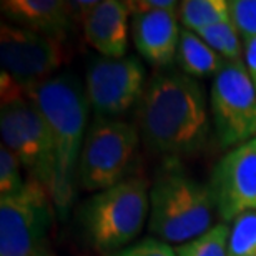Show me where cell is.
I'll list each match as a JSON object with an SVG mask.
<instances>
[{
	"instance_id": "cell-2",
	"label": "cell",
	"mask_w": 256,
	"mask_h": 256,
	"mask_svg": "<svg viewBox=\"0 0 256 256\" xmlns=\"http://www.w3.org/2000/svg\"><path fill=\"white\" fill-rule=\"evenodd\" d=\"M27 96L38 106L48 126L55 156V190L52 200L60 218L65 220L76 194L90 105L80 80L68 74L52 76Z\"/></svg>"
},
{
	"instance_id": "cell-16",
	"label": "cell",
	"mask_w": 256,
	"mask_h": 256,
	"mask_svg": "<svg viewBox=\"0 0 256 256\" xmlns=\"http://www.w3.org/2000/svg\"><path fill=\"white\" fill-rule=\"evenodd\" d=\"M196 35L224 60H242V38H240L232 20H224V22L204 27L198 30Z\"/></svg>"
},
{
	"instance_id": "cell-4",
	"label": "cell",
	"mask_w": 256,
	"mask_h": 256,
	"mask_svg": "<svg viewBox=\"0 0 256 256\" xmlns=\"http://www.w3.org/2000/svg\"><path fill=\"white\" fill-rule=\"evenodd\" d=\"M150 213V192L143 178H125L112 188L94 194L82 206L86 238L104 253L130 246L140 234Z\"/></svg>"
},
{
	"instance_id": "cell-12",
	"label": "cell",
	"mask_w": 256,
	"mask_h": 256,
	"mask_svg": "<svg viewBox=\"0 0 256 256\" xmlns=\"http://www.w3.org/2000/svg\"><path fill=\"white\" fill-rule=\"evenodd\" d=\"M128 2L102 0L84 22L85 38L108 58H124L128 45Z\"/></svg>"
},
{
	"instance_id": "cell-22",
	"label": "cell",
	"mask_w": 256,
	"mask_h": 256,
	"mask_svg": "<svg viewBox=\"0 0 256 256\" xmlns=\"http://www.w3.org/2000/svg\"><path fill=\"white\" fill-rule=\"evenodd\" d=\"M244 65H246L250 76L256 86V37L244 44Z\"/></svg>"
},
{
	"instance_id": "cell-21",
	"label": "cell",
	"mask_w": 256,
	"mask_h": 256,
	"mask_svg": "<svg viewBox=\"0 0 256 256\" xmlns=\"http://www.w3.org/2000/svg\"><path fill=\"white\" fill-rule=\"evenodd\" d=\"M105 256H176V252L158 238H143L130 246Z\"/></svg>"
},
{
	"instance_id": "cell-7",
	"label": "cell",
	"mask_w": 256,
	"mask_h": 256,
	"mask_svg": "<svg viewBox=\"0 0 256 256\" xmlns=\"http://www.w3.org/2000/svg\"><path fill=\"white\" fill-rule=\"evenodd\" d=\"M50 200L32 178L18 193L0 198V256H34L44 246L54 220Z\"/></svg>"
},
{
	"instance_id": "cell-11",
	"label": "cell",
	"mask_w": 256,
	"mask_h": 256,
	"mask_svg": "<svg viewBox=\"0 0 256 256\" xmlns=\"http://www.w3.org/2000/svg\"><path fill=\"white\" fill-rule=\"evenodd\" d=\"M178 4L173 0H133L132 37L140 55L153 66H170L176 60L182 30L176 17Z\"/></svg>"
},
{
	"instance_id": "cell-13",
	"label": "cell",
	"mask_w": 256,
	"mask_h": 256,
	"mask_svg": "<svg viewBox=\"0 0 256 256\" xmlns=\"http://www.w3.org/2000/svg\"><path fill=\"white\" fill-rule=\"evenodd\" d=\"M0 7L18 27L62 42L74 24L68 2L60 0H4Z\"/></svg>"
},
{
	"instance_id": "cell-20",
	"label": "cell",
	"mask_w": 256,
	"mask_h": 256,
	"mask_svg": "<svg viewBox=\"0 0 256 256\" xmlns=\"http://www.w3.org/2000/svg\"><path fill=\"white\" fill-rule=\"evenodd\" d=\"M20 160L2 143L0 146V198L18 193L25 186L20 175Z\"/></svg>"
},
{
	"instance_id": "cell-9",
	"label": "cell",
	"mask_w": 256,
	"mask_h": 256,
	"mask_svg": "<svg viewBox=\"0 0 256 256\" xmlns=\"http://www.w3.org/2000/svg\"><path fill=\"white\" fill-rule=\"evenodd\" d=\"M145 66L135 57L94 58L86 66L85 96L96 118L124 115L143 95Z\"/></svg>"
},
{
	"instance_id": "cell-5",
	"label": "cell",
	"mask_w": 256,
	"mask_h": 256,
	"mask_svg": "<svg viewBox=\"0 0 256 256\" xmlns=\"http://www.w3.org/2000/svg\"><path fill=\"white\" fill-rule=\"evenodd\" d=\"M138 140L136 128L126 122L96 118L85 136L78 185L86 192H104L125 180Z\"/></svg>"
},
{
	"instance_id": "cell-18",
	"label": "cell",
	"mask_w": 256,
	"mask_h": 256,
	"mask_svg": "<svg viewBox=\"0 0 256 256\" xmlns=\"http://www.w3.org/2000/svg\"><path fill=\"white\" fill-rule=\"evenodd\" d=\"M228 256H256V212L243 213L230 228Z\"/></svg>"
},
{
	"instance_id": "cell-8",
	"label": "cell",
	"mask_w": 256,
	"mask_h": 256,
	"mask_svg": "<svg viewBox=\"0 0 256 256\" xmlns=\"http://www.w3.org/2000/svg\"><path fill=\"white\" fill-rule=\"evenodd\" d=\"M62 40L32 32L12 24L0 27V64L25 95L52 78V74L65 62Z\"/></svg>"
},
{
	"instance_id": "cell-10",
	"label": "cell",
	"mask_w": 256,
	"mask_h": 256,
	"mask_svg": "<svg viewBox=\"0 0 256 256\" xmlns=\"http://www.w3.org/2000/svg\"><path fill=\"white\" fill-rule=\"evenodd\" d=\"M210 190L224 223L256 212V138L220 158L212 172Z\"/></svg>"
},
{
	"instance_id": "cell-6",
	"label": "cell",
	"mask_w": 256,
	"mask_h": 256,
	"mask_svg": "<svg viewBox=\"0 0 256 256\" xmlns=\"http://www.w3.org/2000/svg\"><path fill=\"white\" fill-rule=\"evenodd\" d=\"M210 105L222 146H240L256 138V86L244 62H224L213 78Z\"/></svg>"
},
{
	"instance_id": "cell-3",
	"label": "cell",
	"mask_w": 256,
	"mask_h": 256,
	"mask_svg": "<svg viewBox=\"0 0 256 256\" xmlns=\"http://www.w3.org/2000/svg\"><path fill=\"white\" fill-rule=\"evenodd\" d=\"M213 210L210 185L165 166L150 190L148 230L162 242L183 244L213 228Z\"/></svg>"
},
{
	"instance_id": "cell-17",
	"label": "cell",
	"mask_w": 256,
	"mask_h": 256,
	"mask_svg": "<svg viewBox=\"0 0 256 256\" xmlns=\"http://www.w3.org/2000/svg\"><path fill=\"white\" fill-rule=\"evenodd\" d=\"M230 228L226 223L216 224L202 236L178 244L176 256H228Z\"/></svg>"
},
{
	"instance_id": "cell-1",
	"label": "cell",
	"mask_w": 256,
	"mask_h": 256,
	"mask_svg": "<svg viewBox=\"0 0 256 256\" xmlns=\"http://www.w3.org/2000/svg\"><path fill=\"white\" fill-rule=\"evenodd\" d=\"M136 114L146 146L162 155H190L206 142L208 114L203 88L185 74L153 75L145 85Z\"/></svg>"
},
{
	"instance_id": "cell-19",
	"label": "cell",
	"mask_w": 256,
	"mask_h": 256,
	"mask_svg": "<svg viewBox=\"0 0 256 256\" xmlns=\"http://www.w3.org/2000/svg\"><path fill=\"white\" fill-rule=\"evenodd\" d=\"M228 12L243 45L256 37V0H230Z\"/></svg>"
},
{
	"instance_id": "cell-15",
	"label": "cell",
	"mask_w": 256,
	"mask_h": 256,
	"mask_svg": "<svg viewBox=\"0 0 256 256\" xmlns=\"http://www.w3.org/2000/svg\"><path fill=\"white\" fill-rule=\"evenodd\" d=\"M180 20L186 30L196 34L210 25L230 20L224 0H185L180 4Z\"/></svg>"
},
{
	"instance_id": "cell-23",
	"label": "cell",
	"mask_w": 256,
	"mask_h": 256,
	"mask_svg": "<svg viewBox=\"0 0 256 256\" xmlns=\"http://www.w3.org/2000/svg\"><path fill=\"white\" fill-rule=\"evenodd\" d=\"M34 256H55V254H54L52 252H50V250L44 244L42 248H38V250H37V253H35Z\"/></svg>"
},
{
	"instance_id": "cell-14",
	"label": "cell",
	"mask_w": 256,
	"mask_h": 256,
	"mask_svg": "<svg viewBox=\"0 0 256 256\" xmlns=\"http://www.w3.org/2000/svg\"><path fill=\"white\" fill-rule=\"evenodd\" d=\"M176 62L185 75L192 78H204L216 75L226 60L208 47L194 32L183 28L176 50Z\"/></svg>"
}]
</instances>
